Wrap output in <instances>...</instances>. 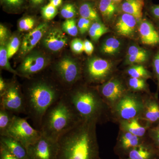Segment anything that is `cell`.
<instances>
[{"label": "cell", "instance_id": "obj_1", "mask_svg": "<svg viewBox=\"0 0 159 159\" xmlns=\"http://www.w3.org/2000/svg\"><path fill=\"white\" fill-rule=\"evenodd\" d=\"M97 123L82 120L59 137L57 159H99Z\"/></svg>", "mask_w": 159, "mask_h": 159}, {"label": "cell", "instance_id": "obj_2", "mask_svg": "<svg viewBox=\"0 0 159 159\" xmlns=\"http://www.w3.org/2000/svg\"><path fill=\"white\" fill-rule=\"evenodd\" d=\"M52 81L43 78L33 80L23 91L27 118L39 130L46 111L66 93L63 89Z\"/></svg>", "mask_w": 159, "mask_h": 159}, {"label": "cell", "instance_id": "obj_3", "mask_svg": "<svg viewBox=\"0 0 159 159\" xmlns=\"http://www.w3.org/2000/svg\"><path fill=\"white\" fill-rule=\"evenodd\" d=\"M66 94L82 120L101 124L111 119L110 108L98 90L84 86L73 87L66 91Z\"/></svg>", "mask_w": 159, "mask_h": 159}, {"label": "cell", "instance_id": "obj_4", "mask_svg": "<svg viewBox=\"0 0 159 159\" xmlns=\"http://www.w3.org/2000/svg\"><path fill=\"white\" fill-rule=\"evenodd\" d=\"M82 120L65 93L46 111L42 120L40 131L45 136L57 141L61 135Z\"/></svg>", "mask_w": 159, "mask_h": 159}, {"label": "cell", "instance_id": "obj_5", "mask_svg": "<svg viewBox=\"0 0 159 159\" xmlns=\"http://www.w3.org/2000/svg\"><path fill=\"white\" fill-rule=\"evenodd\" d=\"M147 97L129 90L111 109V119L120 121L139 118L145 107Z\"/></svg>", "mask_w": 159, "mask_h": 159}, {"label": "cell", "instance_id": "obj_6", "mask_svg": "<svg viewBox=\"0 0 159 159\" xmlns=\"http://www.w3.org/2000/svg\"><path fill=\"white\" fill-rule=\"evenodd\" d=\"M41 135L40 131L30 125L27 118L15 115L7 135L16 139L27 148L29 145L37 141Z\"/></svg>", "mask_w": 159, "mask_h": 159}, {"label": "cell", "instance_id": "obj_7", "mask_svg": "<svg viewBox=\"0 0 159 159\" xmlns=\"http://www.w3.org/2000/svg\"><path fill=\"white\" fill-rule=\"evenodd\" d=\"M61 84L70 89L81 77V70L79 65L70 57L63 58L57 63L54 69Z\"/></svg>", "mask_w": 159, "mask_h": 159}, {"label": "cell", "instance_id": "obj_8", "mask_svg": "<svg viewBox=\"0 0 159 159\" xmlns=\"http://www.w3.org/2000/svg\"><path fill=\"white\" fill-rule=\"evenodd\" d=\"M0 98L1 106L15 115H26L25 97L23 91L17 83H9L6 92Z\"/></svg>", "mask_w": 159, "mask_h": 159}, {"label": "cell", "instance_id": "obj_9", "mask_svg": "<svg viewBox=\"0 0 159 159\" xmlns=\"http://www.w3.org/2000/svg\"><path fill=\"white\" fill-rule=\"evenodd\" d=\"M113 71V65L109 61L94 57L89 60L85 71V77L90 82L103 83L108 80Z\"/></svg>", "mask_w": 159, "mask_h": 159}, {"label": "cell", "instance_id": "obj_10", "mask_svg": "<svg viewBox=\"0 0 159 159\" xmlns=\"http://www.w3.org/2000/svg\"><path fill=\"white\" fill-rule=\"evenodd\" d=\"M29 159H57V141L42 134L40 137L27 147Z\"/></svg>", "mask_w": 159, "mask_h": 159}, {"label": "cell", "instance_id": "obj_11", "mask_svg": "<svg viewBox=\"0 0 159 159\" xmlns=\"http://www.w3.org/2000/svg\"><path fill=\"white\" fill-rule=\"evenodd\" d=\"M97 90L110 109L129 91L122 80L115 77L102 83Z\"/></svg>", "mask_w": 159, "mask_h": 159}, {"label": "cell", "instance_id": "obj_12", "mask_svg": "<svg viewBox=\"0 0 159 159\" xmlns=\"http://www.w3.org/2000/svg\"><path fill=\"white\" fill-rule=\"evenodd\" d=\"M136 136L133 134L120 129L114 152L119 159H125L128 153L136 146L142 144L146 139Z\"/></svg>", "mask_w": 159, "mask_h": 159}, {"label": "cell", "instance_id": "obj_13", "mask_svg": "<svg viewBox=\"0 0 159 159\" xmlns=\"http://www.w3.org/2000/svg\"><path fill=\"white\" fill-rule=\"evenodd\" d=\"M47 64L45 58L41 54H31L23 60L17 71L20 76L29 78L42 71Z\"/></svg>", "mask_w": 159, "mask_h": 159}, {"label": "cell", "instance_id": "obj_14", "mask_svg": "<svg viewBox=\"0 0 159 159\" xmlns=\"http://www.w3.org/2000/svg\"><path fill=\"white\" fill-rule=\"evenodd\" d=\"M144 121L148 128L156 127L159 123V102L158 98L151 95L146 98L145 107L139 118Z\"/></svg>", "mask_w": 159, "mask_h": 159}, {"label": "cell", "instance_id": "obj_15", "mask_svg": "<svg viewBox=\"0 0 159 159\" xmlns=\"http://www.w3.org/2000/svg\"><path fill=\"white\" fill-rule=\"evenodd\" d=\"M48 28L47 23H41L25 35L21 45L22 54H27L34 48L46 34Z\"/></svg>", "mask_w": 159, "mask_h": 159}, {"label": "cell", "instance_id": "obj_16", "mask_svg": "<svg viewBox=\"0 0 159 159\" xmlns=\"http://www.w3.org/2000/svg\"><path fill=\"white\" fill-rule=\"evenodd\" d=\"M125 159H158L157 149L147 137L142 144L129 152Z\"/></svg>", "mask_w": 159, "mask_h": 159}, {"label": "cell", "instance_id": "obj_17", "mask_svg": "<svg viewBox=\"0 0 159 159\" xmlns=\"http://www.w3.org/2000/svg\"><path fill=\"white\" fill-rule=\"evenodd\" d=\"M67 37L61 30L54 29L47 32L43 39V43L51 51H57L66 45Z\"/></svg>", "mask_w": 159, "mask_h": 159}, {"label": "cell", "instance_id": "obj_18", "mask_svg": "<svg viewBox=\"0 0 159 159\" xmlns=\"http://www.w3.org/2000/svg\"><path fill=\"white\" fill-rule=\"evenodd\" d=\"M139 31L142 43L150 46L159 44V32L149 21L144 20L142 21Z\"/></svg>", "mask_w": 159, "mask_h": 159}, {"label": "cell", "instance_id": "obj_19", "mask_svg": "<svg viewBox=\"0 0 159 159\" xmlns=\"http://www.w3.org/2000/svg\"><path fill=\"white\" fill-rule=\"evenodd\" d=\"M136 25L135 18L130 14L124 13L117 20L116 25V31L122 36L132 37L135 32Z\"/></svg>", "mask_w": 159, "mask_h": 159}, {"label": "cell", "instance_id": "obj_20", "mask_svg": "<svg viewBox=\"0 0 159 159\" xmlns=\"http://www.w3.org/2000/svg\"><path fill=\"white\" fill-rule=\"evenodd\" d=\"M0 143L18 159H29L27 148L19 141L9 136H0Z\"/></svg>", "mask_w": 159, "mask_h": 159}, {"label": "cell", "instance_id": "obj_21", "mask_svg": "<svg viewBox=\"0 0 159 159\" xmlns=\"http://www.w3.org/2000/svg\"><path fill=\"white\" fill-rule=\"evenodd\" d=\"M119 123L120 129L128 132L140 138H146V134L149 129L146 125H142L139 118L120 121Z\"/></svg>", "mask_w": 159, "mask_h": 159}, {"label": "cell", "instance_id": "obj_22", "mask_svg": "<svg viewBox=\"0 0 159 159\" xmlns=\"http://www.w3.org/2000/svg\"><path fill=\"white\" fill-rule=\"evenodd\" d=\"M149 58V54L146 50L138 46L132 45L129 47L126 55V65L139 64L146 62Z\"/></svg>", "mask_w": 159, "mask_h": 159}, {"label": "cell", "instance_id": "obj_23", "mask_svg": "<svg viewBox=\"0 0 159 159\" xmlns=\"http://www.w3.org/2000/svg\"><path fill=\"white\" fill-rule=\"evenodd\" d=\"M144 6V0H125L121 5V9L124 13L140 19L142 17Z\"/></svg>", "mask_w": 159, "mask_h": 159}, {"label": "cell", "instance_id": "obj_24", "mask_svg": "<svg viewBox=\"0 0 159 159\" xmlns=\"http://www.w3.org/2000/svg\"><path fill=\"white\" fill-rule=\"evenodd\" d=\"M15 115L0 106V136L7 135Z\"/></svg>", "mask_w": 159, "mask_h": 159}, {"label": "cell", "instance_id": "obj_25", "mask_svg": "<svg viewBox=\"0 0 159 159\" xmlns=\"http://www.w3.org/2000/svg\"><path fill=\"white\" fill-rule=\"evenodd\" d=\"M121 42L116 37H110L102 43L100 51L102 54L109 55H115L120 51Z\"/></svg>", "mask_w": 159, "mask_h": 159}, {"label": "cell", "instance_id": "obj_26", "mask_svg": "<svg viewBox=\"0 0 159 159\" xmlns=\"http://www.w3.org/2000/svg\"><path fill=\"white\" fill-rule=\"evenodd\" d=\"M112 0H100L99 9L102 16L105 19H111L116 11V6Z\"/></svg>", "mask_w": 159, "mask_h": 159}, {"label": "cell", "instance_id": "obj_27", "mask_svg": "<svg viewBox=\"0 0 159 159\" xmlns=\"http://www.w3.org/2000/svg\"><path fill=\"white\" fill-rule=\"evenodd\" d=\"M108 32V28L99 21L93 23L89 31V35L94 41L98 40L102 35Z\"/></svg>", "mask_w": 159, "mask_h": 159}, {"label": "cell", "instance_id": "obj_28", "mask_svg": "<svg viewBox=\"0 0 159 159\" xmlns=\"http://www.w3.org/2000/svg\"><path fill=\"white\" fill-rule=\"evenodd\" d=\"M127 73L130 77L145 80L151 78L150 72L141 65H134L127 70Z\"/></svg>", "mask_w": 159, "mask_h": 159}, {"label": "cell", "instance_id": "obj_29", "mask_svg": "<svg viewBox=\"0 0 159 159\" xmlns=\"http://www.w3.org/2000/svg\"><path fill=\"white\" fill-rule=\"evenodd\" d=\"M7 54V44L6 42L1 43L0 47V66L1 68L12 73L15 75H19L17 71L12 68L9 62Z\"/></svg>", "mask_w": 159, "mask_h": 159}, {"label": "cell", "instance_id": "obj_30", "mask_svg": "<svg viewBox=\"0 0 159 159\" xmlns=\"http://www.w3.org/2000/svg\"><path fill=\"white\" fill-rule=\"evenodd\" d=\"M79 12L81 17L91 21H99V16L97 11L89 3H84L82 4L80 8Z\"/></svg>", "mask_w": 159, "mask_h": 159}, {"label": "cell", "instance_id": "obj_31", "mask_svg": "<svg viewBox=\"0 0 159 159\" xmlns=\"http://www.w3.org/2000/svg\"><path fill=\"white\" fill-rule=\"evenodd\" d=\"M128 86L130 91L133 92L145 91L148 92L146 80L130 77L128 80Z\"/></svg>", "mask_w": 159, "mask_h": 159}, {"label": "cell", "instance_id": "obj_32", "mask_svg": "<svg viewBox=\"0 0 159 159\" xmlns=\"http://www.w3.org/2000/svg\"><path fill=\"white\" fill-rule=\"evenodd\" d=\"M63 31L72 36H77L78 32V27L76 20L74 18L66 20L62 25Z\"/></svg>", "mask_w": 159, "mask_h": 159}, {"label": "cell", "instance_id": "obj_33", "mask_svg": "<svg viewBox=\"0 0 159 159\" xmlns=\"http://www.w3.org/2000/svg\"><path fill=\"white\" fill-rule=\"evenodd\" d=\"M20 44V40L16 36L11 38L7 44V54L9 59L13 57L18 51Z\"/></svg>", "mask_w": 159, "mask_h": 159}, {"label": "cell", "instance_id": "obj_34", "mask_svg": "<svg viewBox=\"0 0 159 159\" xmlns=\"http://www.w3.org/2000/svg\"><path fill=\"white\" fill-rule=\"evenodd\" d=\"M61 14L66 20L74 18L77 14L76 8L73 4H65L61 10Z\"/></svg>", "mask_w": 159, "mask_h": 159}, {"label": "cell", "instance_id": "obj_35", "mask_svg": "<svg viewBox=\"0 0 159 159\" xmlns=\"http://www.w3.org/2000/svg\"><path fill=\"white\" fill-rule=\"evenodd\" d=\"M57 8L50 3L43 7L42 13L43 17L47 20H51L54 19L57 14Z\"/></svg>", "mask_w": 159, "mask_h": 159}, {"label": "cell", "instance_id": "obj_36", "mask_svg": "<svg viewBox=\"0 0 159 159\" xmlns=\"http://www.w3.org/2000/svg\"><path fill=\"white\" fill-rule=\"evenodd\" d=\"M35 24L34 19L31 17L24 18L20 20L18 24L19 29L21 31H29L31 30Z\"/></svg>", "mask_w": 159, "mask_h": 159}, {"label": "cell", "instance_id": "obj_37", "mask_svg": "<svg viewBox=\"0 0 159 159\" xmlns=\"http://www.w3.org/2000/svg\"><path fill=\"white\" fill-rule=\"evenodd\" d=\"M147 134V138L154 146L159 149V130L155 127H151L148 129Z\"/></svg>", "mask_w": 159, "mask_h": 159}, {"label": "cell", "instance_id": "obj_38", "mask_svg": "<svg viewBox=\"0 0 159 159\" xmlns=\"http://www.w3.org/2000/svg\"><path fill=\"white\" fill-rule=\"evenodd\" d=\"M152 67L157 82V93L155 96L157 98H158V95L159 91V50L154 56L152 60Z\"/></svg>", "mask_w": 159, "mask_h": 159}, {"label": "cell", "instance_id": "obj_39", "mask_svg": "<svg viewBox=\"0 0 159 159\" xmlns=\"http://www.w3.org/2000/svg\"><path fill=\"white\" fill-rule=\"evenodd\" d=\"M70 47L72 51L75 54H81L84 51V43L80 39H73L71 41Z\"/></svg>", "mask_w": 159, "mask_h": 159}, {"label": "cell", "instance_id": "obj_40", "mask_svg": "<svg viewBox=\"0 0 159 159\" xmlns=\"http://www.w3.org/2000/svg\"><path fill=\"white\" fill-rule=\"evenodd\" d=\"M92 25L91 20L80 18L77 23V27L80 34H84L89 31Z\"/></svg>", "mask_w": 159, "mask_h": 159}, {"label": "cell", "instance_id": "obj_41", "mask_svg": "<svg viewBox=\"0 0 159 159\" xmlns=\"http://www.w3.org/2000/svg\"><path fill=\"white\" fill-rule=\"evenodd\" d=\"M0 159H18L0 143Z\"/></svg>", "mask_w": 159, "mask_h": 159}, {"label": "cell", "instance_id": "obj_42", "mask_svg": "<svg viewBox=\"0 0 159 159\" xmlns=\"http://www.w3.org/2000/svg\"><path fill=\"white\" fill-rule=\"evenodd\" d=\"M84 51L89 56H91L93 54L94 50V46L93 43L89 40L86 39L84 41Z\"/></svg>", "mask_w": 159, "mask_h": 159}, {"label": "cell", "instance_id": "obj_43", "mask_svg": "<svg viewBox=\"0 0 159 159\" xmlns=\"http://www.w3.org/2000/svg\"><path fill=\"white\" fill-rule=\"evenodd\" d=\"M8 31L7 28L3 25H0V41L1 43L6 42L8 38Z\"/></svg>", "mask_w": 159, "mask_h": 159}, {"label": "cell", "instance_id": "obj_44", "mask_svg": "<svg viewBox=\"0 0 159 159\" xmlns=\"http://www.w3.org/2000/svg\"><path fill=\"white\" fill-rule=\"evenodd\" d=\"M6 5L11 7H17L22 4L23 0H2Z\"/></svg>", "mask_w": 159, "mask_h": 159}, {"label": "cell", "instance_id": "obj_45", "mask_svg": "<svg viewBox=\"0 0 159 159\" xmlns=\"http://www.w3.org/2000/svg\"><path fill=\"white\" fill-rule=\"evenodd\" d=\"M9 85V84L7 83L2 76H1L0 77V97H2L6 92Z\"/></svg>", "mask_w": 159, "mask_h": 159}, {"label": "cell", "instance_id": "obj_46", "mask_svg": "<svg viewBox=\"0 0 159 159\" xmlns=\"http://www.w3.org/2000/svg\"><path fill=\"white\" fill-rule=\"evenodd\" d=\"M151 12L155 18L159 20V5H154L152 6Z\"/></svg>", "mask_w": 159, "mask_h": 159}, {"label": "cell", "instance_id": "obj_47", "mask_svg": "<svg viewBox=\"0 0 159 159\" xmlns=\"http://www.w3.org/2000/svg\"><path fill=\"white\" fill-rule=\"evenodd\" d=\"M62 2V0H50L49 3L57 8L61 5Z\"/></svg>", "mask_w": 159, "mask_h": 159}, {"label": "cell", "instance_id": "obj_48", "mask_svg": "<svg viewBox=\"0 0 159 159\" xmlns=\"http://www.w3.org/2000/svg\"><path fill=\"white\" fill-rule=\"evenodd\" d=\"M31 1L34 5H38L42 4L44 0H31Z\"/></svg>", "mask_w": 159, "mask_h": 159}, {"label": "cell", "instance_id": "obj_49", "mask_svg": "<svg viewBox=\"0 0 159 159\" xmlns=\"http://www.w3.org/2000/svg\"><path fill=\"white\" fill-rule=\"evenodd\" d=\"M115 3H119L122 2L123 0H112Z\"/></svg>", "mask_w": 159, "mask_h": 159}, {"label": "cell", "instance_id": "obj_50", "mask_svg": "<svg viewBox=\"0 0 159 159\" xmlns=\"http://www.w3.org/2000/svg\"><path fill=\"white\" fill-rule=\"evenodd\" d=\"M155 127V128L157 129L158 130H159V123H158V124H157V126H156V127Z\"/></svg>", "mask_w": 159, "mask_h": 159}, {"label": "cell", "instance_id": "obj_51", "mask_svg": "<svg viewBox=\"0 0 159 159\" xmlns=\"http://www.w3.org/2000/svg\"><path fill=\"white\" fill-rule=\"evenodd\" d=\"M158 150V159H159V149H157Z\"/></svg>", "mask_w": 159, "mask_h": 159}, {"label": "cell", "instance_id": "obj_52", "mask_svg": "<svg viewBox=\"0 0 159 159\" xmlns=\"http://www.w3.org/2000/svg\"><path fill=\"white\" fill-rule=\"evenodd\" d=\"M158 29H159V24L158 25Z\"/></svg>", "mask_w": 159, "mask_h": 159}, {"label": "cell", "instance_id": "obj_53", "mask_svg": "<svg viewBox=\"0 0 159 159\" xmlns=\"http://www.w3.org/2000/svg\"><path fill=\"white\" fill-rule=\"evenodd\" d=\"M102 159L101 158H100V159Z\"/></svg>", "mask_w": 159, "mask_h": 159}]
</instances>
